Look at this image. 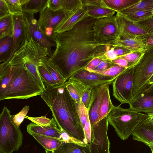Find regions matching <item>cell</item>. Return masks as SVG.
Segmentation results:
<instances>
[{
  "mask_svg": "<svg viewBox=\"0 0 153 153\" xmlns=\"http://www.w3.org/2000/svg\"><path fill=\"white\" fill-rule=\"evenodd\" d=\"M149 146L150 148L152 151V153H153V145H150Z\"/></svg>",
  "mask_w": 153,
  "mask_h": 153,
  "instance_id": "cell-58",
  "label": "cell"
},
{
  "mask_svg": "<svg viewBox=\"0 0 153 153\" xmlns=\"http://www.w3.org/2000/svg\"><path fill=\"white\" fill-rule=\"evenodd\" d=\"M83 129L86 140L88 143L89 144L91 143V125L89 117Z\"/></svg>",
  "mask_w": 153,
  "mask_h": 153,
  "instance_id": "cell-51",
  "label": "cell"
},
{
  "mask_svg": "<svg viewBox=\"0 0 153 153\" xmlns=\"http://www.w3.org/2000/svg\"><path fill=\"white\" fill-rule=\"evenodd\" d=\"M27 35V41L32 38L43 47L47 48L50 58L52 55V47H56L54 39L47 35L39 26L33 14L23 13Z\"/></svg>",
  "mask_w": 153,
  "mask_h": 153,
  "instance_id": "cell-10",
  "label": "cell"
},
{
  "mask_svg": "<svg viewBox=\"0 0 153 153\" xmlns=\"http://www.w3.org/2000/svg\"><path fill=\"white\" fill-rule=\"evenodd\" d=\"M151 17L153 19V15Z\"/></svg>",
  "mask_w": 153,
  "mask_h": 153,
  "instance_id": "cell-60",
  "label": "cell"
},
{
  "mask_svg": "<svg viewBox=\"0 0 153 153\" xmlns=\"http://www.w3.org/2000/svg\"><path fill=\"white\" fill-rule=\"evenodd\" d=\"M13 15L10 14L0 19V39L6 36H13Z\"/></svg>",
  "mask_w": 153,
  "mask_h": 153,
  "instance_id": "cell-30",
  "label": "cell"
},
{
  "mask_svg": "<svg viewBox=\"0 0 153 153\" xmlns=\"http://www.w3.org/2000/svg\"><path fill=\"white\" fill-rule=\"evenodd\" d=\"M48 7L53 11L62 8L61 0H49Z\"/></svg>",
  "mask_w": 153,
  "mask_h": 153,
  "instance_id": "cell-52",
  "label": "cell"
},
{
  "mask_svg": "<svg viewBox=\"0 0 153 153\" xmlns=\"http://www.w3.org/2000/svg\"><path fill=\"white\" fill-rule=\"evenodd\" d=\"M44 91L24 64L20 71L0 96V100L11 99H27L40 95Z\"/></svg>",
  "mask_w": 153,
  "mask_h": 153,
  "instance_id": "cell-3",
  "label": "cell"
},
{
  "mask_svg": "<svg viewBox=\"0 0 153 153\" xmlns=\"http://www.w3.org/2000/svg\"><path fill=\"white\" fill-rule=\"evenodd\" d=\"M70 77L80 82L86 87L92 89L105 84H111L116 77L105 76L84 69L77 72Z\"/></svg>",
  "mask_w": 153,
  "mask_h": 153,
  "instance_id": "cell-14",
  "label": "cell"
},
{
  "mask_svg": "<svg viewBox=\"0 0 153 153\" xmlns=\"http://www.w3.org/2000/svg\"><path fill=\"white\" fill-rule=\"evenodd\" d=\"M61 140L62 142L66 143H74L81 144H86L71 137L66 133L62 131L61 134Z\"/></svg>",
  "mask_w": 153,
  "mask_h": 153,
  "instance_id": "cell-50",
  "label": "cell"
},
{
  "mask_svg": "<svg viewBox=\"0 0 153 153\" xmlns=\"http://www.w3.org/2000/svg\"><path fill=\"white\" fill-rule=\"evenodd\" d=\"M106 59H108L105 56L94 58L89 63L85 69L87 71L91 72L98 66L102 60Z\"/></svg>",
  "mask_w": 153,
  "mask_h": 153,
  "instance_id": "cell-48",
  "label": "cell"
},
{
  "mask_svg": "<svg viewBox=\"0 0 153 153\" xmlns=\"http://www.w3.org/2000/svg\"><path fill=\"white\" fill-rule=\"evenodd\" d=\"M31 135L45 150L53 152L60 146L62 142L59 139L50 136L34 134Z\"/></svg>",
  "mask_w": 153,
  "mask_h": 153,
  "instance_id": "cell-24",
  "label": "cell"
},
{
  "mask_svg": "<svg viewBox=\"0 0 153 153\" xmlns=\"http://www.w3.org/2000/svg\"><path fill=\"white\" fill-rule=\"evenodd\" d=\"M82 8L88 16L98 19L114 15L116 12L108 8L103 0H81Z\"/></svg>",
  "mask_w": 153,
  "mask_h": 153,
  "instance_id": "cell-16",
  "label": "cell"
},
{
  "mask_svg": "<svg viewBox=\"0 0 153 153\" xmlns=\"http://www.w3.org/2000/svg\"><path fill=\"white\" fill-rule=\"evenodd\" d=\"M117 47L126 48L132 52H142L146 50L141 42L135 38H125L121 36L117 42Z\"/></svg>",
  "mask_w": 153,
  "mask_h": 153,
  "instance_id": "cell-25",
  "label": "cell"
},
{
  "mask_svg": "<svg viewBox=\"0 0 153 153\" xmlns=\"http://www.w3.org/2000/svg\"><path fill=\"white\" fill-rule=\"evenodd\" d=\"M43 63L45 65L53 79L58 85L63 84L66 82L59 70L52 63L49 58L45 61Z\"/></svg>",
  "mask_w": 153,
  "mask_h": 153,
  "instance_id": "cell-32",
  "label": "cell"
},
{
  "mask_svg": "<svg viewBox=\"0 0 153 153\" xmlns=\"http://www.w3.org/2000/svg\"><path fill=\"white\" fill-rule=\"evenodd\" d=\"M49 0H27L22 6L23 13L34 14L48 7Z\"/></svg>",
  "mask_w": 153,
  "mask_h": 153,
  "instance_id": "cell-27",
  "label": "cell"
},
{
  "mask_svg": "<svg viewBox=\"0 0 153 153\" xmlns=\"http://www.w3.org/2000/svg\"><path fill=\"white\" fill-rule=\"evenodd\" d=\"M37 68L39 73L43 81L52 86L58 85L53 79L45 65L43 62L40 63L37 65Z\"/></svg>",
  "mask_w": 153,
  "mask_h": 153,
  "instance_id": "cell-36",
  "label": "cell"
},
{
  "mask_svg": "<svg viewBox=\"0 0 153 153\" xmlns=\"http://www.w3.org/2000/svg\"><path fill=\"white\" fill-rule=\"evenodd\" d=\"M134 67L126 68L116 77L112 83L113 96L121 105L129 104L133 99Z\"/></svg>",
  "mask_w": 153,
  "mask_h": 153,
  "instance_id": "cell-9",
  "label": "cell"
},
{
  "mask_svg": "<svg viewBox=\"0 0 153 153\" xmlns=\"http://www.w3.org/2000/svg\"><path fill=\"white\" fill-rule=\"evenodd\" d=\"M44 91L40 95L49 108L59 128L85 143L87 141L79 115L77 104L64 83L52 86L43 81Z\"/></svg>",
  "mask_w": 153,
  "mask_h": 153,
  "instance_id": "cell-2",
  "label": "cell"
},
{
  "mask_svg": "<svg viewBox=\"0 0 153 153\" xmlns=\"http://www.w3.org/2000/svg\"><path fill=\"white\" fill-rule=\"evenodd\" d=\"M114 51L117 58L131 52L130 51L127 49L118 47L115 48Z\"/></svg>",
  "mask_w": 153,
  "mask_h": 153,
  "instance_id": "cell-53",
  "label": "cell"
},
{
  "mask_svg": "<svg viewBox=\"0 0 153 153\" xmlns=\"http://www.w3.org/2000/svg\"><path fill=\"white\" fill-rule=\"evenodd\" d=\"M135 23L148 33L153 34V19L151 16Z\"/></svg>",
  "mask_w": 153,
  "mask_h": 153,
  "instance_id": "cell-44",
  "label": "cell"
},
{
  "mask_svg": "<svg viewBox=\"0 0 153 153\" xmlns=\"http://www.w3.org/2000/svg\"><path fill=\"white\" fill-rule=\"evenodd\" d=\"M108 124L106 117L91 126V140L89 144L91 153H110L107 135Z\"/></svg>",
  "mask_w": 153,
  "mask_h": 153,
  "instance_id": "cell-11",
  "label": "cell"
},
{
  "mask_svg": "<svg viewBox=\"0 0 153 153\" xmlns=\"http://www.w3.org/2000/svg\"><path fill=\"white\" fill-rule=\"evenodd\" d=\"M133 140L143 143L148 146H153V122L149 117L143 121L132 134Z\"/></svg>",
  "mask_w": 153,
  "mask_h": 153,
  "instance_id": "cell-19",
  "label": "cell"
},
{
  "mask_svg": "<svg viewBox=\"0 0 153 153\" xmlns=\"http://www.w3.org/2000/svg\"><path fill=\"white\" fill-rule=\"evenodd\" d=\"M92 89L87 87L85 91L81 98V101L88 110L91 103Z\"/></svg>",
  "mask_w": 153,
  "mask_h": 153,
  "instance_id": "cell-46",
  "label": "cell"
},
{
  "mask_svg": "<svg viewBox=\"0 0 153 153\" xmlns=\"http://www.w3.org/2000/svg\"><path fill=\"white\" fill-rule=\"evenodd\" d=\"M25 118L37 125L42 126H49L56 122L53 117L51 119H50L45 116L32 117L26 116Z\"/></svg>",
  "mask_w": 153,
  "mask_h": 153,
  "instance_id": "cell-40",
  "label": "cell"
},
{
  "mask_svg": "<svg viewBox=\"0 0 153 153\" xmlns=\"http://www.w3.org/2000/svg\"><path fill=\"white\" fill-rule=\"evenodd\" d=\"M106 6L116 12L139 2L140 0H103Z\"/></svg>",
  "mask_w": 153,
  "mask_h": 153,
  "instance_id": "cell-29",
  "label": "cell"
},
{
  "mask_svg": "<svg viewBox=\"0 0 153 153\" xmlns=\"http://www.w3.org/2000/svg\"><path fill=\"white\" fill-rule=\"evenodd\" d=\"M115 65L111 60L108 59H104L102 60L98 66L91 72L103 71Z\"/></svg>",
  "mask_w": 153,
  "mask_h": 153,
  "instance_id": "cell-47",
  "label": "cell"
},
{
  "mask_svg": "<svg viewBox=\"0 0 153 153\" xmlns=\"http://www.w3.org/2000/svg\"><path fill=\"white\" fill-rule=\"evenodd\" d=\"M87 15L86 12L82 7L75 12L69 13L57 26L54 33L59 34L70 30Z\"/></svg>",
  "mask_w": 153,
  "mask_h": 153,
  "instance_id": "cell-20",
  "label": "cell"
},
{
  "mask_svg": "<svg viewBox=\"0 0 153 153\" xmlns=\"http://www.w3.org/2000/svg\"><path fill=\"white\" fill-rule=\"evenodd\" d=\"M94 31L98 43L116 47L121 33L116 15L97 19L94 24Z\"/></svg>",
  "mask_w": 153,
  "mask_h": 153,
  "instance_id": "cell-7",
  "label": "cell"
},
{
  "mask_svg": "<svg viewBox=\"0 0 153 153\" xmlns=\"http://www.w3.org/2000/svg\"><path fill=\"white\" fill-rule=\"evenodd\" d=\"M148 84L149 85L153 84V74L149 78L148 81Z\"/></svg>",
  "mask_w": 153,
  "mask_h": 153,
  "instance_id": "cell-57",
  "label": "cell"
},
{
  "mask_svg": "<svg viewBox=\"0 0 153 153\" xmlns=\"http://www.w3.org/2000/svg\"><path fill=\"white\" fill-rule=\"evenodd\" d=\"M97 19L87 15L70 30L55 34L56 49L49 58L66 82L110 49V46L101 45L95 39L94 24Z\"/></svg>",
  "mask_w": 153,
  "mask_h": 153,
  "instance_id": "cell-1",
  "label": "cell"
},
{
  "mask_svg": "<svg viewBox=\"0 0 153 153\" xmlns=\"http://www.w3.org/2000/svg\"><path fill=\"white\" fill-rule=\"evenodd\" d=\"M110 85V83L105 84L92 89L91 103L88 109L89 117L91 126L99 121L98 112L100 104L107 88Z\"/></svg>",
  "mask_w": 153,
  "mask_h": 153,
  "instance_id": "cell-17",
  "label": "cell"
},
{
  "mask_svg": "<svg viewBox=\"0 0 153 153\" xmlns=\"http://www.w3.org/2000/svg\"><path fill=\"white\" fill-rule=\"evenodd\" d=\"M133 110L147 114L153 113V84L149 85L129 104Z\"/></svg>",
  "mask_w": 153,
  "mask_h": 153,
  "instance_id": "cell-15",
  "label": "cell"
},
{
  "mask_svg": "<svg viewBox=\"0 0 153 153\" xmlns=\"http://www.w3.org/2000/svg\"><path fill=\"white\" fill-rule=\"evenodd\" d=\"M11 116L10 111L4 106L0 115V153H12L22 145L23 134L20 128L14 125Z\"/></svg>",
  "mask_w": 153,
  "mask_h": 153,
  "instance_id": "cell-5",
  "label": "cell"
},
{
  "mask_svg": "<svg viewBox=\"0 0 153 153\" xmlns=\"http://www.w3.org/2000/svg\"><path fill=\"white\" fill-rule=\"evenodd\" d=\"M23 64H24L28 71L34 76L44 90L45 86L43 79L39 73L37 65L33 62L27 59L24 60Z\"/></svg>",
  "mask_w": 153,
  "mask_h": 153,
  "instance_id": "cell-34",
  "label": "cell"
},
{
  "mask_svg": "<svg viewBox=\"0 0 153 153\" xmlns=\"http://www.w3.org/2000/svg\"><path fill=\"white\" fill-rule=\"evenodd\" d=\"M62 8L69 12H75L82 7L81 0H61Z\"/></svg>",
  "mask_w": 153,
  "mask_h": 153,
  "instance_id": "cell-37",
  "label": "cell"
},
{
  "mask_svg": "<svg viewBox=\"0 0 153 153\" xmlns=\"http://www.w3.org/2000/svg\"><path fill=\"white\" fill-rule=\"evenodd\" d=\"M27 0H5L9 12L12 15L23 13L22 6Z\"/></svg>",
  "mask_w": 153,
  "mask_h": 153,
  "instance_id": "cell-33",
  "label": "cell"
},
{
  "mask_svg": "<svg viewBox=\"0 0 153 153\" xmlns=\"http://www.w3.org/2000/svg\"><path fill=\"white\" fill-rule=\"evenodd\" d=\"M24 64L16 65L8 64L4 71L0 73V96L19 73Z\"/></svg>",
  "mask_w": 153,
  "mask_h": 153,
  "instance_id": "cell-22",
  "label": "cell"
},
{
  "mask_svg": "<svg viewBox=\"0 0 153 153\" xmlns=\"http://www.w3.org/2000/svg\"><path fill=\"white\" fill-rule=\"evenodd\" d=\"M48 58L47 49L31 38L29 41L26 40L23 46L14 53L8 64L21 65L23 64L24 60L27 59L38 65L41 62L43 63Z\"/></svg>",
  "mask_w": 153,
  "mask_h": 153,
  "instance_id": "cell-8",
  "label": "cell"
},
{
  "mask_svg": "<svg viewBox=\"0 0 153 153\" xmlns=\"http://www.w3.org/2000/svg\"><path fill=\"white\" fill-rule=\"evenodd\" d=\"M111 61L115 65H119L126 68L128 67L127 62L123 59L118 58Z\"/></svg>",
  "mask_w": 153,
  "mask_h": 153,
  "instance_id": "cell-55",
  "label": "cell"
},
{
  "mask_svg": "<svg viewBox=\"0 0 153 153\" xmlns=\"http://www.w3.org/2000/svg\"><path fill=\"white\" fill-rule=\"evenodd\" d=\"M66 82V88L70 95L76 102L77 105H79L81 100L80 97L73 85L67 81Z\"/></svg>",
  "mask_w": 153,
  "mask_h": 153,
  "instance_id": "cell-45",
  "label": "cell"
},
{
  "mask_svg": "<svg viewBox=\"0 0 153 153\" xmlns=\"http://www.w3.org/2000/svg\"><path fill=\"white\" fill-rule=\"evenodd\" d=\"M53 153H91L89 145L62 142Z\"/></svg>",
  "mask_w": 153,
  "mask_h": 153,
  "instance_id": "cell-23",
  "label": "cell"
},
{
  "mask_svg": "<svg viewBox=\"0 0 153 153\" xmlns=\"http://www.w3.org/2000/svg\"><path fill=\"white\" fill-rule=\"evenodd\" d=\"M121 105L115 106L107 117L109 124L114 127L118 136L124 140L132 135L138 126L149 116L129 108H123Z\"/></svg>",
  "mask_w": 153,
  "mask_h": 153,
  "instance_id": "cell-4",
  "label": "cell"
},
{
  "mask_svg": "<svg viewBox=\"0 0 153 153\" xmlns=\"http://www.w3.org/2000/svg\"><path fill=\"white\" fill-rule=\"evenodd\" d=\"M153 15V10L139 11L123 15L134 22L144 20Z\"/></svg>",
  "mask_w": 153,
  "mask_h": 153,
  "instance_id": "cell-35",
  "label": "cell"
},
{
  "mask_svg": "<svg viewBox=\"0 0 153 153\" xmlns=\"http://www.w3.org/2000/svg\"><path fill=\"white\" fill-rule=\"evenodd\" d=\"M13 45V36H6L0 39V65L4 63L9 58Z\"/></svg>",
  "mask_w": 153,
  "mask_h": 153,
  "instance_id": "cell-26",
  "label": "cell"
},
{
  "mask_svg": "<svg viewBox=\"0 0 153 153\" xmlns=\"http://www.w3.org/2000/svg\"><path fill=\"white\" fill-rule=\"evenodd\" d=\"M149 116V120L153 122V113L147 114Z\"/></svg>",
  "mask_w": 153,
  "mask_h": 153,
  "instance_id": "cell-56",
  "label": "cell"
},
{
  "mask_svg": "<svg viewBox=\"0 0 153 153\" xmlns=\"http://www.w3.org/2000/svg\"><path fill=\"white\" fill-rule=\"evenodd\" d=\"M10 14L5 0H0V19Z\"/></svg>",
  "mask_w": 153,
  "mask_h": 153,
  "instance_id": "cell-49",
  "label": "cell"
},
{
  "mask_svg": "<svg viewBox=\"0 0 153 153\" xmlns=\"http://www.w3.org/2000/svg\"><path fill=\"white\" fill-rule=\"evenodd\" d=\"M126 68L117 65L109 68L102 71H95L91 72L96 73L105 76L111 77H116Z\"/></svg>",
  "mask_w": 153,
  "mask_h": 153,
  "instance_id": "cell-38",
  "label": "cell"
},
{
  "mask_svg": "<svg viewBox=\"0 0 153 153\" xmlns=\"http://www.w3.org/2000/svg\"><path fill=\"white\" fill-rule=\"evenodd\" d=\"M77 105V108L79 115L83 128L89 118L88 109L86 107L82 102L81 100L79 105Z\"/></svg>",
  "mask_w": 153,
  "mask_h": 153,
  "instance_id": "cell-42",
  "label": "cell"
},
{
  "mask_svg": "<svg viewBox=\"0 0 153 153\" xmlns=\"http://www.w3.org/2000/svg\"><path fill=\"white\" fill-rule=\"evenodd\" d=\"M45 153H53V152L52 151L46 150H45Z\"/></svg>",
  "mask_w": 153,
  "mask_h": 153,
  "instance_id": "cell-59",
  "label": "cell"
},
{
  "mask_svg": "<svg viewBox=\"0 0 153 153\" xmlns=\"http://www.w3.org/2000/svg\"><path fill=\"white\" fill-rule=\"evenodd\" d=\"M116 15L120 31L121 36L135 38L136 36L148 33L135 22L120 13L117 12Z\"/></svg>",
  "mask_w": 153,
  "mask_h": 153,
  "instance_id": "cell-18",
  "label": "cell"
},
{
  "mask_svg": "<svg viewBox=\"0 0 153 153\" xmlns=\"http://www.w3.org/2000/svg\"><path fill=\"white\" fill-rule=\"evenodd\" d=\"M29 110L28 105L25 106L18 114L11 116V121L16 127L18 129L28 113Z\"/></svg>",
  "mask_w": 153,
  "mask_h": 153,
  "instance_id": "cell-39",
  "label": "cell"
},
{
  "mask_svg": "<svg viewBox=\"0 0 153 153\" xmlns=\"http://www.w3.org/2000/svg\"><path fill=\"white\" fill-rule=\"evenodd\" d=\"M135 38L141 42L146 49L153 47V34H143L136 36Z\"/></svg>",
  "mask_w": 153,
  "mask_h": 153,
  "instance_id": "cell-43",
  "label": "cell"
},
{
  "mask_svg": "<svg viewBox=\"0 0 153 153\" xmlns=\"http://www.w3.org/2000/svg\"><path fill=\"white\" fill-rule=\"evenodd\" d=\"M13 49L8 60L4 63L0 65V73L7 67L9 62L12 58L14 53L23 46L27 39L23 13L22 14L13 15Z\"/></svg>",
  "mask_w": 153,
  "mask_h": 153,
  "instance_id": "cell-13",
  "label": "cell"
},
{
  "mask_svg": "<svg viewBox=\"0 0 153 153\" xmlns=\"http://www.w3.org/2000/svg\"><path fill=\"white\" fill-rule=\"evenodd\" d=\"M114 106L111 100L109 86L104 93L100 104L98 112L99 121L107 117Z\"/></svg>",
  "mask_w": 153,
  "mask_h": 153,
  "instance_id": "cell-28",
  "label": "cell"
},
{
  "mask_svg": "<svg viewBox=\"0 0 153 153\" xmlns=\"http://www.w3.org/2000/svg\"><path fill=\"white\" fill-rule=\"evenodd\" d=\"M150 10H153V0H140L139 2L118 12L126 15L138 11Z\"/></svg>",
  "mask_w": 153,
  "mask_h": 153,
  "instance_id": "cell-31",
  "label": "cell"
},
{
  "mask_svg": "<svg viewBox=\"0 0 153 153\" xmlns=\"http://www.w3.org/2000/svg\"><path fill=\"white\" fill-rule=\"evenodd\" d=\"M144 51L131 52L118 58H121L126 60L128 63V67L134 66L138 62Z\"/></svg>",
  "mask_w": 153,
  "mask_h": 153,
  "instance_id": "cell-41",
  "label": "cell"
},
{
  "mask_svg": "<svg viewBox=\"0 0 153 153\" xmlns=\"http://www.w3.org/2000/svg\"><path fill=\"white\" fill-rule=\"evenodd\" d=\"M57 126L56 122L49 126H40L32 122L27 126V132L30 135L32 134H39L56 138L61 140L62 131Z\"/></svg>",
  "mask_w": 153,
  "mask_h": 153,
  "instance_id": "cell-21",
  "label": "cell"
},
{
  "mask_svg": "<svg viewBox=\"0 0 153 153\" xmlns=\"http://www.w3.org/2000/svg\"><path fill=\"white\" fill-rule=\"evenodd\" d=\"M115 48L111 47V49L105 53V55L107 59L113 60L117 58V56L114 51Z\"/></svg>",
  "mask_w": 153,
  "mask_h": 153,
  "instance_id": "cell-54",
  "label": "cell"
},
{
  "mask_svg": "<svg viewBox=\"0 0 153 153\" xmlns=\"http://www.w3.org/2000/svg\"><path fill=\"white\" fill-rule=\"evenodd\" d=\"M153 74V47L146 49L134 66L133 88V99L149 85V80Z\"/></svg>",
  "mask_w": 153,
  "mask_h": 153,
  "instance_id": "cell-6",
  "label": "cell"
},
{
  "mask_svg": "<svg viewBox=\"0 0 153 153\" xmlns=\"http://www.w3.org/2000/svg\"><path fill=\"white\" fill-rule=\"evenodd\" d=\"M69 13L62 8L53 11L48 7L40 13L38 23L47 35L54 38L55 28Z\"/></svg>",
  "mask_w": 153,
  "mask_h": 153,
  "instance_id": "cell-12",
  "label": "cell"
}]
</instances>
